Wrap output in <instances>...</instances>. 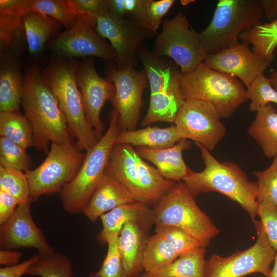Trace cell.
<instances>
[{
  "label": "cell",
  "mask_w": 277,
  "mask_h": 277,
  "mask_svg": "<svg viewBox=\"0 0 277 277\" xmlns=\"http://www.w3.org/2000/svg\"><path fill=\"white\" fill-rule=\"evenodd\" d=\"M257 215L261 219L269 243L277 252V206L267 202L258 203Z\"/></svg>",
  "instance_id": "obj_44"
},
{
  "label": "cell",
  "mask_w": 277,
  "mask_h": 277,
  "mask_svg": "<svg viewBox=\"0 0 277 277\" xmlns=\"http://www.w3.org/2000/svg\"><path fill=\"white\" fill-rule=\"evenodd\" d=\"M102 229L96 236L97 243L107 244L108 239L113 235H119L123 226L132 222L147 230L154 224L152 209L141 201L123 204L116 207L100 216Z\"/></svg>",
  "instance_id": "obj_19"
},
{
  "label": "cell",
  "mask_w": 277,
  "mask_h": 277,
  "mask_svg": "<svg viewBox=\"0 0 277 277\" xmlns=\"http://www.w3.org/2000/svg\"><path fill=\"white\" fill-rule=\"evenodd\" d=\"M269 78L271 79H277V69L271 73Z\"/></svg>",
  "instance_id": "obj_51"
},
{
  "label": "cell",
  "mask_w": 277,
  "mask_h": 277,
  "mask_svg": "<svg viewBox=\"0 0 277 277\" xmlns=\"http://www.w3.org/2000/svg\"><path fill=\"white\" fill-rule=\"evenodd\" d=\"M179 258L170 246L159 233L148 238L143 254V267L145 272L161 270Z\"/></svg>",
  "instance_id": "obj_33"
},
{
  "label": "cell",
  "mask_w": 277,
  "mask_h": 277,
  "mask_svg": "<svg viewBox=\"0 0 277 277\" xmlns=\"http://www.w3.org/2000/svg\"><path fill=\"white\" fill-rule=\"evenodd\" d=\"M134 151L135 149L130 144H115L105 173L124 185L136 201L146 203L139 182Z\"/></svg>",
  "instance_id": "obj_23"
},
{
  "label": "cell",
  "mask_w": 277,
  "mask_h": 277,
  "mask_svg": "<svg viewBox=\"0 0 277 277\" xmlns=\"http://www.w3.org/2000/svg\"><path fill=\"white\" fill-rule=\"evenodd\" d=\"M221 118L211 103L186 100L179 110L174 124L181 138L192 140L210 152L226 133Z\"/></svg>",
  "instance_id": "obj_11"
},
{
  "label": "cell",
  "mask_w": 277,
  "mask_h": 277,
  "mask_svg": "<svg viewBox=\"0 0 277 277\" xmlns=\"http://www.w3.org/2000/svg\"><path fill=\"white\" fill-rule=\"evenodd\" d=\"M76 78L86 118L98 140L103 136L104 129L100 118L101 112L105 103L112 100L115 93L114 85L108 78L101 76L92 62L88 60L77 64Z\"/></svg>",
  "instance_id": "obj_15"
},
{
  "label": "cell",
  "mask_w": 277,
  "mask_h": 277,
  "mask_svg": "<svg viewBox=\"0 0 277 277\" xmlns=\"http://www.w3.org/2000/svg\"><path fill=\"white\" fill-rule=\"evenodd\" d=\"M242 43L252 45V51L260 56L273 61L277 47V17L268 23H260L240 35Z\"/></svg>",
  "instance_id": "obj_31"
},
{
  "label": "cell",
  "mask_w": 277,
  "mask_h": 277,
  "mask_svg": "<svg viewBox=\"0 0 277 277\" xmlns=\"http://www.w3.org/2000/svg\"><path fill=\"white\" fill-rule=\"evenodd\" d=\"M0 190L14 197L18 205L30 198V187L25 172L23 170L0 166Z\"/></svg>",
  "instance_id": "obj_37"
},
{
  "label": "cell",
  "mask_w": 277,
  "mask_h": 277,
  "mask_svg": "<svg viewBox=\"0 0 277 277\" xmlns=\"http://www.w3.org/2000/svg\"><path fill=\"white\" fill-rule=\"evenodd\" d=\"M181 139L174 125L166 128L148 126L137 130H121L115 144L161 149L172 147Z\"/></svg>",
  "instance_id": "obj_26"
},
{
  "label": "cell",
  "mask_w": 277,
  "mask_h": 277,
  "mask_svg": "<svg viewBox=\"0 0 277 277\" xmlns=\"http://www.w3.org/2000/svg\"><path fill=\"white\" fill-rule=\"evenodd\" d=\"M253 223L258 235L255 244L227 257L213 253L206 261L204 277H244L254 273L268 276L276 252L261 221L255 220Z\"/></svg>",
  "instance_id": "obj_10"
},
{
  "label": "cell",
  "mask_w": 277,
  "mask_h": 277,
  "mask_svg": "<svg viewBox=\"0 0 277 277\" xmlns=\"http://www.w3.org/2000/svg\"><path fill=\"white\" fill-rule=\"evenodd\" d=\"M22 19L29 52L32 55L41 53L46 44L60 33L61 24L46 14L29 11Z\"/></svg>",
  "instance_id": "obj_27"
},
{
  "label": "cell",
  "mask_w": 277,
  "mask_h": 277,
  "mask_svg": "<svg viewBox=\"0 0 277 277\" xmlns=\"http://www.w3.org/2000/svg\"><path fill=\"white\" fill-rule=\"evenodd\" d=\"M155 226H171L187 232L206 247L220 230L198 206L184 182L175 183L154 203Z\"/></svg>",
  "instance_id": "obj_6"
},
{
  "label": "cell",
  "mask_w": 277,
  "mask_h": 277,
  "mask_svg": "<svg viewBox=\"0 0 277 277\" xmlns=\"http://www.w3.org/2000/svg\"><path fill=\"white\" fill-rule=\"evenodd\" d=\"M273 262V266L267 277H277V252H276Z\"/></svg>",
  "instance_id": "obj_50"
},
{
  "label": "cell",
  "mask_w": 277,
  "mask_h": 277,
  "mask_svg": "<svg viewBox=\"0 0 277 277\" xmlns=\"http://www.w3.org/2000/svg\"><path fill=\"white\" fill-rule=\"evenodd\" d=\"M246 95L250 100L249 110L257 112L270 103L277 104V90L271 80L263 74L257 76L247 87Z\"/></svg>",
  "instance_id": "obj_38"
},
{
  "label": "cell",
  "mask_w": 277,
  "mask_h": 277,
  "mask_svg": "<svg viewBox=\"0 0 277 277\" xmlns=\"http://www.w3.org/2000/svg\"><path fill=\"white\" fill-rule=\"evenodd\" d=\"M175 3L174 0H144V21L145 27L157 33L163 17Z\"/></svg>",
  "instance_id": "obj_43"
},
{
  "label": "cell",
  "mask_w": 277,
  "mask_h": 277,
  "mask_svg": "<svg viewBox=\"0 0 277 277\" xmlns=\"http://www.w3.org/2000/svg\"><path fill=\"white\" fill-rule=\"evenodd\" d=\"M180 86L186 100L211 103L221 118L229 117L248 100L246 89L236 77L212 69L203 63L181 73Z\"/></svg>",
  "instance_id": "obj_5"
},
{
  "label": "cell",
  "mask_w": 277,
  "mask_h": 277,
  "mask_svg": "<svg viewBox=\"0 0 277 277\" xmlns=\"http://www.w3.org/2000/svg\"><path fill=\"white\" fill-rule=\"evenodd\" d=\"M264 9V14L270 21L277 17V0H260Z\"/></svg>",
  "instance_id": "obj_49"
},
{
  "label": "cell",
  "mask_w": 277,
  "mask_h": 277,
  "mask_svg": "<svg viewBox=\"0 0 277 277\" xmlns=\"http://www.w3.org/2000/svg\"><path fill=\"white\" fill-rule=\"evenodd\" d=\"M136 161L139 182L147 204L154 203L174 186L175 182L163 176L156 168L149 165L137 153Z\"/></svg>",
  "instance_id": "obj_32"
},
{
  "label": "cell",
  "mask_w": 277,
  "mask_h": 277,
  "mask_svg": "<svg viewBox=\"0 0 277 277\" xmlns=\"http://www.w3.org/2000/svg\"><path fill=\"white\" fill-rule=\"evenodd\" d=\"M155 232L164 238L179 257L190 253L200 247H203L197 240L185 231L176 227L155 226Z\"/></svg>",
  "instance_id": "obj_39"
},
{
  "label": "cell",
  "mask_w": 277,
  "mask_h": 277,
  "mask_svg": "<svg viewBox=\"0 0 277 277\" xmlns=\"http://www.w3.org/2000/svg\"><path fill=\"white\" fill-rule=\"evenodd\" d=\"M85 156L75 145L51 144L43 163L25 171L30 198L36 201L43 195L60 193L78 171Z\"/></svg>",
  "instance_id": "obj_8"
},
{
  "label": "cell",
  "mask_w": 277,
  "mask_h": 277,
  "mask_svg": "<svg viewBox=\"0 0 277 277\" xmlns=\"http://www.w3.org/2000/svg\"><path fill=\"white\" fill-rule=\"evenodd\" d=\"M271 63L253 52L249 45L242 42L208 54L203 62L212 69L238 77L247 87L257 76L263 74Z\"/></svg>",
  "instance_id": "obj_17"
},
{
  "label": "cell",
  "mask_w": 277,
  "mask_h": 277,
  "mask_svg": "<svg viewBox=\"0 0 277 277\" xmlns=\"http://www.w3.org/2000/svg\"><path fill=\"white\" fill-rule=\"evenodd\" d=\"M271 80L272 86L277 90V79H271Z\"/></svg>",
  "instance_id": "obj_52"
},
{
  "label": "cell",
  "mask_w": 277,
  "mask_h": 277,
  "mask_svg": "<svg viewBox=\"0 0 277 277\" xmlns=\"http://www.w3.org/2000/svg\"><path fill=\"white\" fill-rule=\"evenodd\" d=\"M206 252V247H200L165 268L154 272H143L140 277H204Z\"/></svg>",
  "instance_id": "obj_30"
},
{
  "label": "cell",
  "mask_w": 277,
  "mask_h": 277,
  "mask_svg": "<svg viewBox=\"0 0 277 277\" xmlns=\"http://www.w3.org/2000/svg\"><path fill=\"white\" fill-rule=\"evenodd\" d=\"M95 29L101 37L111 43L118 69L135 68L138 50L142 43L157 34L127 18L116 17L109 11L97 17Z\"/></svg>",
  "instance_id": "obj_13"
},
{
  "label": "cell",
  "mask_w": 277,
  "mask_h": 277,
  "mask_svg": "<svg viewBox=\"0 0 277 277\" xmlns=\"http://www.w3.org/2000/svg\"><path fill=\"white\" fill-rule=\"evenodd\" d=\"M152 52L157 56L171 58L180 67L181 73L192 70L203 63L207 55L199 32L190 26L186 15L182 12L163 22Z\"/></svg>",
  "instance_id": "obj_9"
},
{
  "label": "cell",
  "mask_w": 277,
  "mask_h": 277,
  "mask_svg": "<svg viewBox=\"0 0 277 277\" xmlns=\"http://www.w3.org/2000/svg\"><path fill=\"white\" fill-rule=\"evenodd\" d=\"M146 229L130 222L123 227L118 239L124 268L130 277H140L144 272L143 258L148 236Z\"/></svg>",
  "instance_id": "obj_24"
},
{
  "label": "cell",
  "mask_w": 277,
  "mask_h": 277,
  "mask_svg": "<svg viewBox=\"0 0 277 277\" xmlns=\"http://www.w3.org/2000/svg\"><path fill=\"white\" fill-rule=\"evenodd\" d=\"M118 239V235H113L108 239L107 251L103 262L99 270L90 273L89 277H130L122 263Z\"/></svg>",
  "instance_id": "obj_41"
},
{
  "label": "cell",
  "mask_w": 277,
  "mask_h": 277,
  "mask_svg": "<svg viewBox=\"0 0 277 277\" xmlns=\"http://www.w3.org/2000/svg\"><path fill=\"white\" fill-rule=\"evenodd\" d=\"M0 166L25 172L30 170L31 159L26 149L7 137H0Z\"/></svg>",
  "instance_id": "obj_40"
},
{
  "label": "cell",
  "mask_w": 277,
  "mask_h": 277,
  "mask_svg": "<svg viewBox=\"0 0 277 277\" xmlns=\"http://www.w3.org/2000/svg\"><path fill=\"white\" fill-rule=\"evenodd\" d=\"M77 63L60 56L51 61L41 73L57 99L75 146L86 151L98 141L85 115L76 78Z\"/></svg>",
  "instance_id": "obj_3"
},
{
  "label": "cell",
  "mask_w": 277,
  "mask_h": 277,
  "mask_svg": "<svg viewBox=\"0 0 277 277\" xmlns=\"http://www.w3.org/2000/svg\"><path fill=\"white\" fill-rule=\"evenodd\" d=\"M29 11V0L0 1L1 53L18 55L27 43L22 18Z\"/></svg>",
  "instance_id": "obj_18"
},
{
  "label": "cell",
  "mask_w": 277,
  "mask_h": 277,
  "mask_svg": "<svg viewBox=\"0 0 277 277\" xmlns=\"http://www.w3.org/2000/svg\"><path fill=\"white\" fill-rule=\"evenodd\" d=\"M106 72L115 87L111 102L118 114L121 130H134L143 105V92L148 82L146 73L131 67L118 69L114 65L107 66Z\"/></svg>",
  "instance_id": "obj_12"
},
{
  "label": "cell",
  "mask_w": 277,
  "mask_h": 277,
  "mask_svg": "<svg viewBox=\"0 0 277 277\" xmlns=\"http://www.w3.org/2000/svg\"><path fill=\"white\" fill-rule=\"evenodd\" d=\"M32 202L30 198L27 202L19 204L12 216L0 225L1 249L32 248L39 254H48L55 251L33 219Z\"/></svg>",
  "instance_id": "obj_16"
},
{
  "label": "cell",
  "mask_w": 277,
  "mask_h": 277,
  "mask_svg": "<svg viewBox=\"0 0 277 277\" xmlns=\"http://www.w3.org/2000/svg\"><path fill=\"white\" fill-rule=\"evenodd\" d=\"M191 147V143L182 138L174 146L161 149L146 147H137V153L156 167L165 178L176 182L182 181L186 174L188 167L185 164L182 153Z\"/></svg>",
  "instance_id": "obj_22"
},
{
  "label": "cell",
  "mask_w": 277,
  "mask_h": 277,
  "mask_svg": "<svg viewBox=\"0 0 277 277\" xmlns=\"http://www.w3.org/2000/svg\"><path fill=\"white\" fill-rule=\"evenodd\" d=\"M193 1H181V3H182L183 5H186L187 4H188L189 3H191V2H192Z\"/></svg>",
  "instance_id": "obj_53"
},
{
  "label": "cell",
  "mask_w": 277,
  "mask_h": 277,
  "mask_svg": "<svg viewBox=\"0 0 277 277\" xmlns=\"http://www.w3.org/2000/svg\"><path fill=\"white\" fill-rule=\"evenodd\" d=\"M137 57L143 65L150 94L181 90V71L173 60L154 55L143 45L138 50Z\"/></svg>",
  "instance_id": "obj_20"
},
{
  "label": "cell",
  "mask_w": 277,
  "mask_h": 277,
  "mask_svg": "<svg viewBox=\"0 0 277 277\" xmlns=\"http://www.w3.org/2000/svg\"><path fill=\"white\" fill-rule=\"evenodd\" d=\"M22 253L13 249H1L0 264L3 266L13 265L19 263Z\"/></svg>",
  "instance_id": "obj_48"
},
{
  "label": "cell",
  "mask_w": 277,
  "mask_h": 277,
  "mask_svg": "<svg viewBox=\"0 0 277 277\" xmlns=\"http://www.w3.org/2000/svg\"><path fill=\"white\" fill-rule=\"evenodd\" d=\"M15 54L1 53L0 111H19L24 76Z\"/></svg>",
  "instance_id": "obj_25"
},
{
  "label": "cell",
  "mask_w": 277,
  "mask_h": 277,
  "mask_svg": "<svg viewBox=\"0 0 277 277\" xmlns=\"http://www.w3.org/2000/svg\"><path fill=\"white\" fill-rule=\"evenodd\" d=\"M121 130L118 114L113 110L111 112L109 126L105 133L86 151L77 174L60 193L63 208L67 213H83L105 173L111 150Z\"/></svg>",
  "instance_id": "obj_4"
},
{
  "label": "cell",
  "mask_w": 277,
  "mask_h": 277,
  "mask_svg": "<svg viewBox=\"0 0 277 277\" xmlns=\"http://www.w3.org/2000/svg\"><path fill=\"white\" fill-rule=\"evenodd\" d=\"M18 205V203L14 197L0 190V225L12 216Z\"/></svg>",
  "instance_id": "obj_47"
},
{
  "label": "cell",
  "mask_w": 277,
  "mask_h": 277,
  "mask_svg": "<svg viewBox=\"0 0 277 277\" xmlns=\"http://www.w3.org/2000/svg\"><path fill=\"white\" fill-rule=\"evenodd\" d=\"M0 135L25 149L32 146L33 133L25 115L19 111L0 112Z\"/></svg>",
  "instance_id": "obj_34"
},
{
  "label": "cell",
  "mask_w": 277,
  "mask_h": 277,
  "mask_svg": "<svg viewBox=\"0 0 277 277\" xmlns=\"http://www.w3.org/2000/svg\"><path fill=\"white\" fill-rule=\"evenodd\" d=\"M38 254L37 260L29 267L26 274L39 277H73L71 261L65 254L55 252Z\"/></svg>",
  "instance_id": "obj_35"
},
{
  "label": "cell",
  "mask_w": 277,
  "mask_h": 277,
  "mask_svg": "<svg viewBox=\"0 0 277 277\" xmlns=\"http://www.w3.org/2000/svg\"><path fill=\"white\" fill-rule=\"evenodd\" d=\"M49 43L51 50L60 56H95L116 62L113 48L102 38L94 27L81 16L72 28L60 32Z\"/></svg>",
  "instance_id": "obj_14"
},
{
  "label": "cell",
  "mask_w": 277,
  "mask_h": 277,
  "mask_svg": "<svg viewBox=\"0 0 277 277\" xmlns=\"http://www.w3.org/2000/svg\"><path fill=\"white\" fill-rule=\"evenodd\" d=\"M264 14L260 0H220L210 23L199 32L207 55L239 43L240 34L259 24Z\"/></svg>",
  "instance_id": "obj_7"
},
{
  "label": "cell",
  "mask_w": 277,
  "mask_h": 277,
  "mask_svg": "<svg viewBox=\"0 0 277 277\" xmlns=\"http://www.w3.org/2000/svg\"><path fill=\"white\" fill-rule=\"evenodd\" d=\"M137 201L130 191L112 176L104 173L83 211L91 223L116 207Z\"/></svg>",
  "instance_id": "obj_21"
},
{
  "label": "cell",
  "mask_w": 277,
  "mask_h": 277,
  "mask_svg": "<svg viewBox=\"0 0 277 277\" xmlns=\"http://www.w3.org/2000/svg\"><path fill=\"white\" fill-rule=\"evenodd\" d=\"M70 2L76 14L95 28L97 17L109 11L107 0H70Z\"/></svg>",
  "instance_id": "obj_45"
},
{
  "label": "cell",
  "mask_w": 277,
  "mask_h": 277,
  "mask_svg": "<svg viewBox=\"0 0 277 277\" xmlns=\"http://www.w3.org/2000/svg\"><path fill=\"white\" fill-rule=\"evenodd\" d=\"M184 101L182 90L150 94L148 110L141 125L146 126L158 122L174 123Z\"/></svg>",
  "instance_id": "obj_29"
},
{
  "label": "cell",
  "mask_w": 277,
  "mask_h": 277,
  "mask_svg": "<svg viewBox=\"0 0 277 277\" xmlns=\"http://www.w3.org/2000/svg\"><path fill=\"white\" fill-rule=\"evenodd\" d=\"M29 4L30 11L52 17L67 29L72 28L79 17L70 0H29Z\"/></svg>",
  "instance_id": "obj_36"
},
{
  "label": "cell",
  "mask_w": 277,
  "mask_h": 277,
  "mask_svg": "<svg viewBox=\"0 0 277 277\" xmlns=\"http://www.w3.org/2000/svg\"><path fill=\"white\" fill-rule=\"evenodd\" d=\"M247 133L259 145L266 157L277 156V111L271 104L256 112Z\"/></svg>",
  "instance_id": "obj_28"
},
{
  "label": "cell",
  "mask_w": 277,
  "mask_h": 277,
  "mask_svg": "<svg viewBox=\"0 0 277 277\" xmlns=\"http://www.w3.org/2000/svg\"><path fill=\"white\" fill-rule=\"evenodd\" d=\"M195 144L200 150L205 168L195 172L188 167L183 180L192 196L195 198L209 192L222 194L240 205L253 222L258 207L256 182L250 181L236 164L220 162L203 145Z\"/></svg>",
  "instance_id": "obj_2"
},
{
  "label": "cell",
  "mask_w": 277,
  "mask_h": 277,
  "mask_svg": "<svg viewBox=\"0 0 277 277\" xmlns=\"http://www.w3.org/2000/svg\"><path fill=\"white\" fill-rule=\"evenodd\" d=\"M24 76L21 104L32 129V146L48 153L50 143L73 144L66 118L41 71L28 68Z\"/></svg>",
  "instance_id": "obj_1"
},
{
  "label": "cell",
  "mask_w": 277,
  "mask_h": 277,
  "mask_svg": "<svg viewBox=\"0 0 277 277\" xmlns=\"http://www.w3.org/2000/svg\"><path fill=\"white\" fill-rule=\"evenodd\" d=\"M253 173L257 178L258 203L267 201L277 206V156L267 168Z\"/></svg>",
  "instance_id": "obj_42"
},
{
  "label": "cell",
  "mask_w": 277,
  "mask_h": 277,
  "mask_svg": "<svg viewBox=\"0 0 277 277\" xmlns=\"http://www.w3.org/2000/svg\"><path fill=\"white\" fill-rule=\"evenodd\" d=\"M38 254L21 263L3 266L0 268V277H21L25 275L29 267L37 260Z\"/></svg>",
  "instance_id": "obj_46"
}]
</instances>
